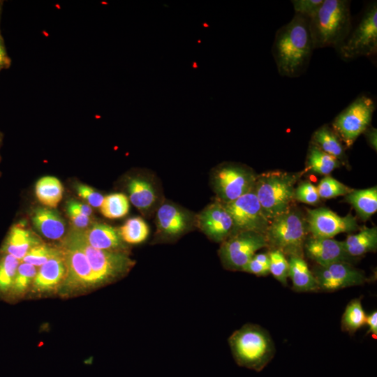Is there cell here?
Segmentation results:
<instances>
[{"label": "cell", "mask_w": 377, "mask_h": 377, "mask_svg": "<svg viewBox=\"0 0 377 377\" xmlns=\"http://www.w3.org/2000/svg\"><path fill=\"white\" fill-rule=\"evenodd\" d=\"M61 250L40 244L31 249L22 259V262L40 267L50 259L60 254Z\"/></svg>", "instance_id": "36"}, {"label": "cell", "mask_w": 377, "mask_h": 377, "mask_svg": "<svg viewBox=\"0 0 377 377\" xmlns=\"http://www.w3.org/2000/svg\"><path fill=\"white\" fill-rule=\"evenodd\" d=\"M342 59L374 57L377 53V3L367 6L357 25L350 31L343 43L337 48Z\"/></svg>", "instance_id": "8"}, {"label": "cell", "mask_w": 377, "mask_h": 377, "mask_svg": "<svg viewBox=\"0 0 377 377\" xmlns=\"http://www.w3.org/2000/svg\"><path fill=\"white\" fill-rule=\"evenodd\" d=\"M229 346L238 362L257 367L265 363L274 352L269 332L261 326L246 323L228 338Z\"/></svg>", "instance_id": "6"}, {"label": "cell", "mask_w": 377, "mask_h": 377, "mask_svg": "<svg viewBox=\"0 0 377 377\" xmlns=\"http://www.w3.org/2000/svg\"><path fill=\"white\" fill-rule=\"evenodd\" d=\"M300 173L272 170L257 175L254 191L265 216L270 221L292 207L295 185Z\"/></svg>", "instance_id": "3"}, {"label": "cell", "mask_w": 377, "mask_h": 377, "mask_svg": "<svg viewBox=\"0 0 377 377\" xmlns=\"http://www.w3.org/2000/svg\"><path fill=\"white\" fill-rule=\"evenodd\" d=\"M223 205L232 219L234 233L253 231L265 235L269 221L263 213L254 188L237 199Z\"/></svg>", "instance_id": "11"}, {"label": "cell", "mask_w": 377, "mask_h": 377, "mask_svg": "<svg viewBox=\"0 0 377 377\" xmlns=\"http://www.w3.org/2000/svg\"><path fill=\"white\" fill-rule=\"evenodd\" d=\"M345 200L355 209L360 218L365 221L377 211V188L354 190L345 195Z\"/></svg>", "instance_id": "25"}, {"label": "cell", "mask_w": 377, "mask_h": 377, "mask_svg": "<svg viewBox=\"0 0 377 377\" xmlns=\"http://www.w3.org/2000/svg\"><path fill=\"white\" fill-rule=\"evenodd\" d=\"M324 0H292L295 14L311 18L318 11Z\"/></svg>", "instance_id": "39"}, {"label": "cell", "mask_w": 377, "mask_h": 377, "mask_svg": "<svg viewBox=\"0 0 377 377\" xmlns=\"http://www.w3.org/2000/svg\"><path fill=\"white\" fill-rule=\"evenodd\" d=\"M2 140H3V134L0 131V147H1V142H2Z\"/></svg>", "instance_id": "46"}, {"label": "cell", "mask_w": 377, "mask_h": 377, "mask_svg": "<svg viewBox=\"0 0 377 377\" xmlns=\"http://www.w3.org/2000/svg\"><path fill=\"white\" fill-rule=\"evenodd\" d=\"M102 214L108 219H119L128 212L129 202L123 193H112L105 197L100 207Z\"/></svg>", "instance_id": "31"}, {"label": "cell", "mask_w": 377, "mask_h": 377, "mask_svg": "<svg viewBox=\"0 0 377 377\" xmlns=\"http://www.w3.org/2000/svg\"><path fill=\"white\" fill-rule=\"evenodd\" d=\"M67 207H71L87 216H90L92 214V209L89 205L78 201L71 200L68 202Z\"/></svg>", "instance_id": "43"}, {"label": "cell", "mask_w": 377, "mask_h": 377, "mask_svg": "<svg viewBox=\"0 0 377 377\" xmlns=\"http://www.w3.org/2000/svg\"><path fill=\"white\" fill-rule=\"evenodd\" d=\"M316 188L320 199L346 195L353 190L329 175L320 181Z\"/></svg>", "instance_id": "35"}, {"label": "cell", "mask_w": 377, "mask_h": 377, "mask_svg": "<svg viewBox=\"0 0 377 377\" xmlns=\"http://www.w3.org/2000/svg\"><path fill=\"white\" fill-rule=\"evenodd\" d=\"M288 277L297 292H314L319 290L316 280L302 257L290 256L288 259Z\"/></svg>", "instance_id": "23"}, {"label": "cell", "mask_w": 377, "mask_h": 377, "mask_svg": "<svg viewBox=\"0 0 377 377\" xmlns=\"http://www.w3.org/2000/svg\"><path fill=\"white\" fill-rule=\"evenodd\" d=\"M195 221L202 232L215 242L221 243L235 232L230 215L218 200L208 205L196 216Z\"/></svg>", "instance_id": "16"}, {"label": "cell", "mask_w": 377, "mask_h": 377, "mask_svg": "<svg viewBox=\"0 0 377 377\" xmlns=\"http://www.w3.org/2000/svg\"><path fill=\"white\" fill-rule=\"evenodd\" d=\"M36 195L43 205L51 208L56 207L62 199V184L54 177H43L36 184Z\"/></svg>", "instance_id": "28"}, {"label": "cell", "mask_w": 377, "mask_h": 377, "mask_svg": "<svg viewBox=\"0 0 377 377\" xmlns=\"http://www.w3.org/2000/svg\"><path fill=\"white\" fill-rule=\"evenodd\" d=\"M67 212L75 227L80 229L85 228L90 224L89 216H85L69 207H67Z\"/></svg>", "instance_id": "41"}, {"label": "cell", "mask_w": 377, "mask_h": 377, "mask_svg": "<svg viewBox=\"0 0 377 377\" xmlns=\"http://www.w3.org/2000/svg\"><path fill=\"white\" fill-rule=\"evenodd\" d=\"M66 265L63 252L50 259L40 267L33 281L35 291L44 292L54 289L64 281Z\"/></svg>", "instance_id": "19"}, {"label": "cell", "mask_w": 377, "mask_h": 377, "mask_svg": "<svg viewBox=\"0 0 377 377\" xmlns=\"http://www.w3.org/2000/svg\"><path fill=\"white\" fill-rule=\"evenodd\" d=\"M20 261L11 255L2 253L0 258V294L10 293Z\"/></svg>", "instance_id": "32"}, {"label": "cell", "mask_w": 377, "mask_h": 377, "mask_svg": "<svg viewBox=\"0 0 377 377\" xmlns=\"http://www.w3.org/2000/svg\"><path fill=\"white\" fill-rule=\"evenodd\" d=\"M66 241L80 249L86 256L98 286L116 281L126 275L135 262L128 252L95 249L83 238L80 230L71 232Z\"/></svg>", "instance_id": "5"}, {"label": "cell", "mask_w": 377, "mask_h": 377, "mask_svg": "<svg viewBox=\"0 0 377 377\" xmlns=\"http://www.w3.org/2000/svg\"><path fill=\"white\" fill-rule=\"evenodd\" d=\"M365 324L369 326V334H371L373 338H377V311H374L366 316Z\"/></svg>", "instance_id": "44"}, {"label": "cell", "mask_w": 377, "mask_h": 377, "mask_svg": "<svg viewBox=\"0 0 377 377\" xmlns=\"http://www.w3.org/2000/svg\"><path fill=\"white\" fill-rule=\"evenodd\" d=\"M37 271L36 267L20 261L10 293L14 295L24 293L31 283H33Z\"/></svg>", "instance_id": "33"}, {"label": "cell", "mask_w": 377, "mask_h": 377, "mask_svg": "<svg viewBox=\"0 0 377 377\" xmlns=\"http://www.w3.org/2000/svg\"><path fill=\"white\" fill-rule=\"evenodd\" d=\"M158 239L172 242L189 230L193 223L190 213L171 202L159 206L156 212Z\"/></svg>", "instance_id": "15"}, {"label": "cell", "mask_w": 377, "mask_h": 377, "mask_svg": "<svg viewBox=\"0 0 377 377\" xmlns=\"http://www.w3.org/2000/svg\"><path fill=\"white\" fill-rule=\"evenodd\" d=\"M348 0H324L318 11L309 19L313 49L338 48L352 29Z\"/></svg>", "instance_id": "2"}, {"label": "cell", "mask_w": 377, "mask_h": 377, "mask_svg": "<svg viewBox=\"0 0 377 377\" xmlns=\"http://www.w3.org/2000/svg\"><path fill=\"white\" fill-rule=\"evenodd\" d=\"M294 198L311 205H317L320 200L316 187L309 181L300 183L295 188Z\"/></svg>", "instance_id": "38"}, {"label": "cell", "mask_w": 377, "mask_h": 377, "mask_svg": "<svg viewBox=\"0 0 377 377\" xmlns=\"http://www.w3.org/2000/svg\"><path fill=\"white\" fill-rule=\"evenodd\" d=\"M311 142L339 161L346 160V156L342 141L332 126L324 124L318 128L313 133Z\"/></svg>", "instance_id": "26"}, {"label": "cell", "mask_w": 377, "mask_h": 377, "mask_svg": "<svg viewBox=\"0 0 377 377\" xmlns=\"http://www.w3.org/2000/svg\"><path fill=\"white\" fill-rule=\"evenodd\" d=\"M242 272L258 276L269 274V256L268 253H256L244 267Z\"/></svg>", "instance_id": "37"}, {"label": "cell", "mask_w": 377, "mask_h": 377, "mask_svg": "<svg viewBox=\"0 0 377 377\" xmlns=\"http://www.w3.org/2000/svg\"><path fill=\"white\" fill-rule=\"evenodd\" d=\"M32 221L38 231L50 239H59L63 237L66 230L65 222L59 214L48 208L36 209Z\"/></svg>", "instance_id": "22"}, {"label": "cell", "mask_w": 377, "mask_h": 377, "mask_svg": "<svg viewBox=\"0 0 377 377\" xmlns=\"http://www.w3.org/2000/svg\"><path fill=\"white\" fill-rule=\"evenodd\" d=\"M40 244L41 240L30 230L13 226L3 242L1 252L22 260L31 249Z\"/></svg>", "instance_id": "20"}, {"label": "cell", "mask_w": 377, "mask_h": 377, "mask_svg": "<svg viewBox=\"0 0 377 377\" xmlns=\"http://www.w3.org/2000/svg\"><path fill=\"white\" fill-rule=\"evenodd\" d=\"M78 195L94 207H100L104 197L89 186L80 184L77 187Z\"/></svg>", "instance_id": "40"}, {"label": "cell", "mask_w": 377, "mask_h": 377, "mask_svg": "<svg viewBox=\"0 0 377 377\" xmlns=\"http://www.w3.org/2000/svg\"><path fill=\"white\" fill-rule=\"evenodd\" d=\"M2 5L3 2L0 1V21L1 15L2 11ZM11 64V60L8 55L4 40L2 37L1 29H0V72L2 70L7 69L10 67Z\"/></svg>", "instance_id": "42"}, {"label": "cell", "mask_w": 377, "mask_h": 377, "mask_svg": "<svg viewBox=\"0 0 377 377\" xmlns=\"http://www.w3.org/2000/svg\"><path fill=\"white\" fill-rule=\"evenodd\" d=\"M339 165L340 161L338 159L310 142L306 156V168L309 170L327 176Z\"/></svg>", "instance_id": "27"}, {"label": "cell", "mask_w": 377, "mask_h": 377, "mask_svg": "<svg viewBox=\"0 0 377 377\" xmlns=\"http://www.w3.org/2000/svg\"><path fill=\"white\" fill-rule=\"evenodd\" d=\"M313 50L309 18L295 14L275 34L272 53L279 73L290 78L300 76L306 70Z\"/></svg>", "instance_id": "1"}, {"label": "cell", "mask_w": 377, "mask_h": 377, "mask_svg": "<svg viewBox=\"0 0 377 377\" xmlns=\"http://www.w3.org/2000/svg\"><path fill=\"white\" fill-rule=\"evenodd\" d=\"M346 252L351 257L362 256L377 249V228L363 227L355 235H349L341 242Z\"/></svg>", "instance_id": "24"}, {"label": "cell", "mask_w": 377, "mask_h": 377, "mask_svg": "<svg viewBox=\"0 0 377 377\" xmlns=\"http://www.w3.org/2000/svg\"><path fill=\"white\" fill-rule=\"evenodd\" d=\"M91 246L101 250L128 252V246L119 231L104 223H96L86 230H80Z\"/></svg>", "instance_id": "18"}, {"label": "cell", "mask_w": 377, "mask_h": 377, "mask_svg": "<svg viewBox=\"0 0 377 377\" xmlns=\"http://www.w3.org/2000/svg\"><path fill=\"white\" fill-rule=\"evenodd\" d=\"M269 273L282 285L287 286L289 265L286 256L279 251L270 250Z\"/></svg>", "instance_id": "34"}, {"label": "cell", "mask_w": 377, "mask_h": 377, "mask_svg": "<svg viewBox=\"0 0 377 377\" xmlns=\"http://www.w3.org/2000/svg\"><path fill=\"white\" fill-rule=\"evenodd\" d=\"M257 174L249 167L237 163H223L212 173L211 183L216 200L230 202L254 188Z\"/></svg>", "instance_id": "7"}, {"label": "cell", "mask_w": 377, "mask_h": 377, "mask_svg": "<svg viewBox=\"0 0 377 377\" xmlns=\"http://www.w3.org/2000/svg\"><path fill=\"white\" fill-rule=\"evenodd\" d=\"M131 203L143 213L149 212L154 207L158 196L152 183L144 177H135L128 184Z\"/></svg>", "instance_id": "21"}, {"label": "cell", "mask_w": 377, "mask_h": 377, "mask_svg": "<svg viewBox=\"0 0 377 377\" xmlns=\"http://www.w3.org/2000/svg\"><path fill=\"white\" fill-rule=\"evenodd\" d=\"M66 265L64 285L68 289L98 286L94 274L85 254L65 240L62 250Z\"/></svg>", "instance_id": "14"}, {"label": "cell", "mask_w": 377, "mask_h": 377, "mask_svg": "<svg viewBox=\"0 0 377 377\" xmlns=\"http://www.w3.org/2000/svg\"><path fill=\"white\" fill-rule=\"evenodd\" d=\"M375 110L373 99L362 94L334 118L331 126L348 148L371 126Z\"/></svg>", "instance_id": "9"}, {"label": "cell", "mask_w": 377, "mask_h": 377, "mask_svg": "<svg viewBox=\"0 0 377 377\" xmlns=\"http://www.w3.org/2000/svg\"><path fill=\"white\" fill-rule=\"evenodd\" d=\"M309 233L306 216L295 207L269 221L265 233L267 247L285 256H304V245Z\"/></svg>", "instance_id": "4"}, {"label": "cell", "mask_w": 377, "mask_h": 377, "mask_svg": "<svg viewBox=\"0 0 377 377\" xmlns=\"http://www.w3.org/2000/svg\"><path fill=\"white\" fill-rule=\"evenodd\" d=\"M368 144L374 149L376 151L377 149V130L376 128H374L369 126L366 131L364 132Z\"/></svg>", "instance_id": "45"}, {"label": "cell", "mask_w": 377, "mask_h": 377, "mask_svg": "<svg viewBox=\"0 0 377 377\" xmlns=\"http://www.w3.org/2000/svg\"><path fill=\"white\" fill-rule=\"evenodd\" d=\"M366 316L361 300L360 299L351 300L342 316V330L350 334H354L365 324Z\"/></svg>", "instance_id": "29"}, {"label": "cell", "mask_w": 377, "mask_h": 377, "mask_svg": "<svg viewBox=\"0 0 377 377\" xmlns=\"http://www.w3.org/2000/svg\"><path fill=\"white\" fill-rule=\"evenodd\" d=\"M119 231L124 242L130 244L143 242L149 233L147 224L140 217L129 219Z\"/></svg>", "instance_id": "30"}, {"label": "cell", "mask_w": 377, "mask_h": 377, "mask_svg": "<svg viewBox=\"0 0 377 377\" xmlns=\"http://www.w3.org/2000/svg\"><path fill=\"white\" fill-rule=\"evenodd\" d=\"M319 266H327L337 262L350 263L353 259L344 250L341 242L332 238L307 237L304 254Z\"/></svg>", "instance_id": "17"}, {"label": "cell", "mask_w": 377, "mask_h": 377, "mask_svg": "<svg viewBox=\"0 0 377 377\" xmlns=\"http://www.w3.org/2000/svg\"><path fill=\"white\" fill-rule=\"evenodd\" d=\"M319 290L332 292L364 284L367 278L350 263L337 262L323 267L318 265L312 272Z\"/></svg>", "instance_id": "13"}, {"label": "cell", "mask_w": 377, "mask_h": 377, "mask_svg": "<svg viewBox=\"0 0 377 377\" xmlns=\"http://www.w3.org/2000/svg\"><path fill=\"white\" fill-rule=\"evenodd\" d=\"M265 247L267 242L264 234L239 231L221 243L218 254L225 269L242 272L256 251Z\"/></svg>", "instance_id": "10"}, {"label": "cell", "mask_w": 377, "mask_h": 377, "mask_svg": "<svg viewBox=\"0 0 377 377\" xmlns=\"http://www.w3.org/2000/svg\"><path fill=\"white\" fill-rule=\"evenodd\" d=\"M306 219L308 231L315 237L332 238L359 229L357 219L352 214L341 216L325 207L308 209Z\"/></svg>", "instance_id": "12"}]
</instances>
